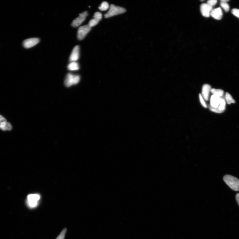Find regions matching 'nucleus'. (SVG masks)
I'll return each instance as SVG.
<instances>
[{"mask_svg": "<svg viewBox=\"0 0 239 239\" xmlns=\"http://www.w3.org/2000/svg\"><path fill=\"white\" fill-rule=\"evenodd\" d=\"M68 69L70 70H76L79 69V64L76 61L71 62L68 66Z\"/></svg>", "mask_w": 239, "mask_h": 239, "instance_id": "nucleus-16", "label": "nucleus"}, {"mask_svg": "<svg viewBox=\"0 0 239 239\" xmlns=\"http://www.w3.org/2000/svg\"><path fill=\"white\" fill-rule=\"evenodd\" d=\"M109 8V4L107 2L104 1L99 7V10L103 11L107 10Z\"/></svg>", "mask_w": 239, "mask_h": 239, "instance_id": "nucleus-19", "label": "nucleus"}, {"mask_svg": "<svg viewBox=\"0 0 239 239\" xmlns=\"http://www.w3.org/2000/svg\"><path fill=\"white\" fill-rule=\"evenodd\" d=\"M217 3V1L216 0H210L207 1V3L209 5L212 7L215 5Z\"/></svg>", "mask_w": 239, "mask_h": 239, "instance_id": "nucleus-24", "label": "nucleus"}, {"mask_svg": "<svg viewBox=\"0 0 239 239\" xmlns=\"http://www.w3.org/2000/svg\"><path fill=\"white\" fill-rule=\"evenodd\" d=\"M40 40L37 38H32L26 39L24 40L23 45L24 48H28L33 47L38 43Z\"/></svg>", "mask_w": 239, "mask_h": 239, "instance_id": "nucleus-9", "label": "nucleus"}, {"mask_svg": "<svg viewBox=\"0 0 239 239\" xmlns=\"http://www.w3.org/2000/svg\"><path fill=\"white\" fill-rule=\"evenodd\" d=\"M12 126L11 124L5 121L0 124V129L5 131V130H11L12 129Z\"/></svg>", "mask_w": 239, "mask_h": 239, "instance_id": "nucleus-15", "label": "nucleus"}, {"mask_svg": "<svg viewBox=\"0 0 239 239\" xmlns=\"http://www.w3.org/2000/svg\"><path fill=\"white\" fill-rule=\"evenodd\" d=\"M229 1V0H222L221 2H224V3H227Z\"/></svg>", "mask_w": 239, "mask_h": 239, "instance_id": "nucleus-27", "label": "nucleus"}, {"mask_svg": "<svg viewBox=\"0 0 239 239\" xmlns=\"http://www.w3.org/2000/svg\"><path fill=\"white\" fill-rule=\"evenodd\" d=\"M79 46H75L73 49L70 57V61L71 62L76 61L79 59Z\"/></svg>", "mask_w": 239, "mask_h": 239, "instance_id": "nucleus-12", "label": "nucleus"}, {"mask_svg": "<svg viewBox=\"0 0 239 239\" xmlns=\"http://www.w3.org/2000/svg\"><path fill=\"white\" fill-rule=\"evenodd\" d=\"M220 5L225 10V12H228L229 10L230 7L229 4L227 3H224L221 1Z\"/></svg>", "mask_w": 239, "mask_h": 239, "instance_id": "nucleus-20", "label": "nucleus"}, {"mask_svg": "<svg viewBox=\"0 0 239 239\" xmlns=\"http://www.w3.org/2000/svg\"><path fill=\"white\" fill-rule=\"evenodd\" d=\"M226 101L225 97L223 96L221 97V101L219 106L217 108H212L209 106V108L212 111L217 113H221L225 111L226 108Z\"/></svg>", "mask_w": 239, "mask_h": 239, "instance_id": "nucleus-7", "label": "nucleus"}, {"mask_svg": "<svg viewBox=\"0 0 239 239\" xmlns=\"http://www.w3.org/2000/svg\"><path fill=\"white\" fill-rule=\"evenodd\" d=\"M5 121H7L6 119L0 115V124Z\"/></svg>", "mask_w": 239, "mask_h": 239, "instance_id": "nucleus-25", "label": "nucleus"}, {"mask_svg": "<svg viewBox=\"0 0 239 239\" xmlns=\"http://www.w3.org/2000/svg\"><path fill=\"white\" fill-rule=\"evenodd\" d=\"M91 29L92 28L88 24L80 27L77 31V38L79 40H83Z\"/></svg>", "mask_w": 239, "mask_h": 239, "instance_id": "nucleus-4", "label": "nucleus"}, {"mask_svg": "<svg viewBox=\"0 0 239 239\" xmlns=\"http://www.w3.org/2000/svg\"><path fill=\"white\" fill-rule=\"evenodd\" d=\"M223 180L231 189L239 191V179L230 175H226L223 177Z\"/></svg>", "mask_w": 239, "mask_h": 239, "instance_id": "nucleus-1", "label": "nucleus"}, {"mask_svg": "<svg viewBox=\"0 0 239 239\" xmlns=\"http://www.w3.org/2000/svg\"><path fill=\"white\" fill-rule=\"evenodd\" d=\"M211 87L208 84H206L203 86L202 96L203 99L208 101L209 98L210 93L211 92Z\"/></svg>", "mask_w": 239, "mask_h": 239, "instance_id": "nucleus-11", "label": "nucleus"}, {"mask_svg": "<svg viewBox=\"0 0 239 239\" xmlns=\"http://www.w3.org/2000/svg\"><path fill=\"white\" fill-rule=\"evenodd\" d=\"M124 8L119 6H116L113 4H111L110 6L109 11L104 15L105 18H108L122 14L126 12Z\"/></svg>", "mask_w": 239, "mask_h": 239, "instance_id": "nucleus-2", "label": "nucleus"}, {"mask_svg": "<svg viewBox=\"0 0 239 239\" xmlns=\"http://www.w3.org/2000/svg\"><path fill=\"white\" fill-rule=\"evenodd\" d=\"M225 99V101H227V103L229 104H231V103H236L235 100L233 99L231 95L229 93H226Z\"/></svg>", "mask_w": 239, "mask_h": 239, "instance_id": "nucleus-18", "label": "nucleus"}, {"mask_svg": "<svg viewBox=\"0 0 239 239\" xmlns=\"http://www.w3.org/2000/svg\"><path fill=\"white\" fill-rule=\"evenodd\" d=\"M94 18L91 20L88 24L91 28L98 24L99 21L102 19V15L100 12H97L94 13Z\"/></svg>", "mask_w": 239, "mask_h": 239, "instance_id": "nucleus-10", "label": "nucleus"}, {"mask_svg": "<svg viewBox=\"0 0 239 239\" xmlns=\"http://www.w3.org/2000/svg\"><path fill=\"white\" fill-rule=\"evenodd\" d=\"M211 92L212 95H215L220 97L223 96L224 92L222 89H216L212 88L211 90Z\"/></svg>", "mask_w": 239, "mask_h": 239, "instance_id": "nucleus-17", "label": "nucleus"}, {"mask_svg": "<svg viewBox=\"0 0 239 239\" xmlns=\"http://www.w3.org/2000/svg\"><path fill=\"white\" fill-rule=\"evenodd\" d=\"M200 10L201 13L203 16L209 17L211 15L212 7L207 3H203L201 6Z\"/></svg>", "mask_w": 239, "mask_h": 239, "instance_id": "nucleus-8", "label": "nucleus"}, {"mask_svg": "<svg viewBox=\"0 0 239 239\" xmlns=\"http://www.w3.org/2000/svg\"><path fill=\"white\" fill-rule=\"evenodd\" d=\"M67 229L64 228L56 239H64Z\"/></svg>", "mask_w": 239, "mask_h": 239, "instance_id": "nucleus-21", "label": "nucleus"}, {"mask_svg": "<svg viewBox=\"0 0 239 239\" xmlns=\"http://www.w3.org/2000/svg\"><path fill=\"white\" fill-rule=\"evenodd\" d=\"M80 79L78 75H73L68 73L66 75L65 81V85L68 87H70L73 85H76L78 83Z\"/></svg>", "mask_w": 239, "mask_h": 239, "instance_id": "nucleus-3", "label": "nucleus"}, {"mask_svg": "<svg viewBox=\"0 0 239 239\" xmlns=\"http://www.w3.org/2000/svg\"><path fill=\"white\" fill-rule=\"evenodd\" d=\"M40 199V196L38 194L29 195L27 197V203L28 206L32 208L36 207Z\"/></svg>", "mask_w": 239, "mask_h": 239, "instance_id": "nucleus-5", "label": "nucleus"}, {"mask_svg": "<svg viewBox=\"0 0 239 239\" xmlns=\"http://www.w3.org/2000/svg\"><path fill=\"white\" fill-rule=\"evenodd\" d=\"M88 15V13L86 11L81 13L79 16L73 21L72 25L74 27H79L85 20Z\"/></svg>", "mask_w": 239, "mask_h": 239, "instance_id": "nucleus-6", "label": "nucleus"}, {"mask_svg": "<svg viewBox=\"0 0 239 239\" xmlns=\"http://www.w3.org/2000/svg\"><path fill=\"white\" fill-rule=\"evenodd\" d=\"M199 97L201 105L203 106V107L205 108H207V106L205 102L204 99L203 98L202 95L201 94H199Z\"/></svg>", "mask_w": 239, "mask_h": 239, "instance_id": "nucleus-22", "label": "nucleus"}, {"mask_svg": "<svg viewBox=\"0 0 239 239\" xmlns=\"http://www.w3.org/2000/svg\"><path fill=\"white\" fill-rule=\"evenodd\" d=\"M211 15L214 18L218 20L222 19L223 14L222 9L218 8L212 10L211 13Z\"/></svg>", "mask_w": 239, "mask_h": 239, "instance_id": "nucleus-14", "label": "nucleus"}, {"mask_svg": "<svg viewBox=\"0 0 239 239\" xmlns=\"http://www.w3.org/2000/svg\"><path fill=\"white\" fill-rule=\"evenodd\" d=\"M236 202H237L239 206V193H238L236 194Z\"/></svg>", "mask_w": 239, "mask_h": 239, "instance_id": "nucleus-26", "label": "nucleus"}, {"mask_svg": "<svg viewBox=\"0 0 239 239\" xmlns=\"http://www.w3.org/2000/svg\"><path fill=\"white\" fill-rule=\"evenodd\" d=\"M232 14L234 16L239 18V10L238 9L234 8L231 11Z\"/></svg>", "mask_w": 239, "mask_h": 239, "instance_id": "nucleus-23", "label": "nucleus"}, {"mask_svg": "<svg viewBox=\"0 0 239 239\" xmlns=\"http://www.w3.org/2000/svg\"><path fill=\"white\" fill-rule=\"evenodd\" d=\"M221 97L215 95H212L210 99V106L214 108L218 107L221 101Z\"/></svg>", "mask_w": 239, "mask_h": 239, "instance_id": "nucleus-13", "label": "nucleus"}]
</instances>
